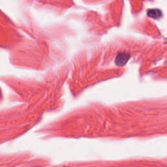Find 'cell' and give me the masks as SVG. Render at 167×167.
I'll list each match as a JSON object with an SVG mask.
<instances>
[{"label": "cell", "mask_w": 167, "mask_h": 167, "mask_svg": "<svg viewBox=\"0 0 167 167\" xmlns=\"http://www.w3.org/2000/svg\"><path fill=\"white\" fill-rule=\"evenodd\" d=\"M147 16L153 18H159L162 17V13L161 10L157 9H152L148 10L147 13Z\"/></svg>", "instance_id": "cell-2"}, {"label": "cell", "mask_w": 167, "mask_h": 167, "mask_svg": "<svg viewBox=\"0 0 167 167\" xmlns=\"http://www.w3.org/2000/svg\"><path fill=\"white\" fill-rule=\"evenodd\" d=\"M129 58H130V54H129V53H126V52L120 53V54L116 56L115 59V63L117 66L122 67L127 63Z\"/></svg>", "instance_id": "cell-1"}]
</instances>
